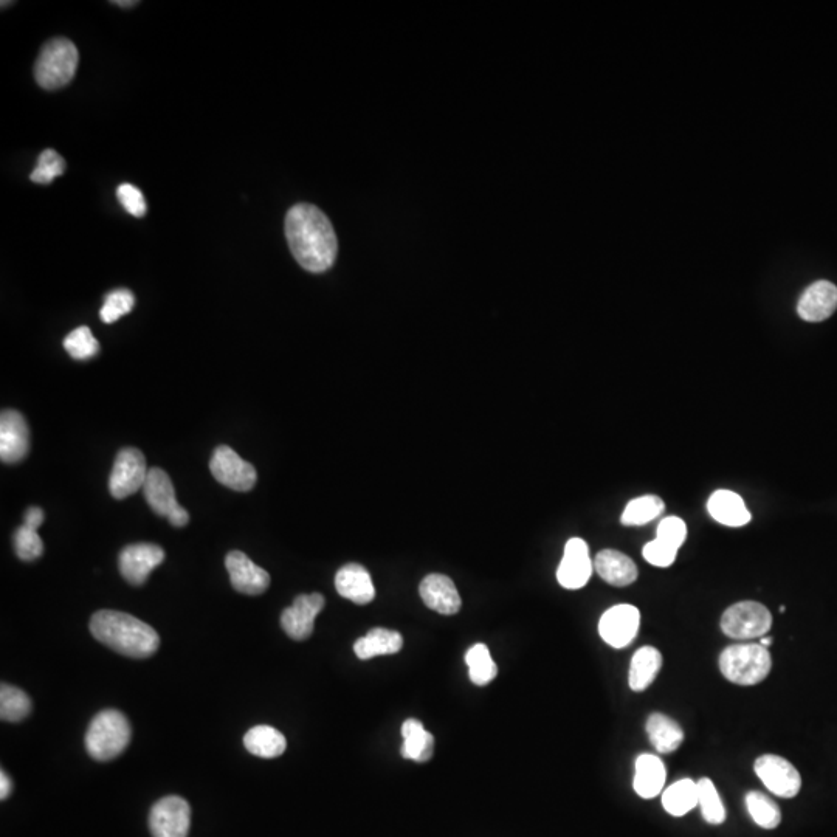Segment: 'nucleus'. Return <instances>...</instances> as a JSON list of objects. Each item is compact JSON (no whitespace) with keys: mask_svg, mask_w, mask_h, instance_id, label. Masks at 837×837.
Masks as SVG:
<instances>
[{"mask_svg":"<svg viewBox=\"0 0 837 837\" xmlns=\"http://www.w3.org/2000/svg\"><path fill=\"white\" fill-rule=\"evenodd\" d=\"M286 238L290 252L307 272L323 273L334 266L338 253L337 235L329 217L310 204L290 208L286 216Z\"/></svg>","mask_w":837,"mask_h":837,"instance_id":"obj_1","label":"nucleus"},{"mask_svg":"<svg viewBox=\"0 0 837 837\" xmlns=\"http://www.w3.org/2000/svg\"><path fill=\"white\" fill-rule=\"evenodd\" d=\"M90 633L101 644L128 658H149L159 650L157 631L143 620L120 611L103 610L93 614Z\"/></svg>","mask_w":837,"mask_h":837,"instance_id":"obj_2","label":"nucleus"},{"mask_svg":"<svg viewBox=\"0 0 837 837\" xmlns=\"http://www.w3.org/2000/svg\"><path fill=\"white\" fill-rule=\"evenodd\" d=\"M131 737V724L123 713L114 709L103 710L87 727L86 749L93 760L109 762L126 751Z\"/></svg>","mask_w":837,"mask_h":837,"instance_id":"obj_3","label":"nucleus"},{"mask_svg":"<svg viewBox=\"0 0 837 837\" xmlns=\"http://www.w3.org/2000/svg\"><path fill=\"white\" fill-rule=\"evenodd\" d=\"M771 667V653L760 644L731 645L720 656L721 673L738 686L760 684L768 678Z\"/></svg>","mask_w":837,"mask_h":837,"instance_id":"obj_4","label":"nucleus"},{"mask_svg":"<svg viewBox=\"0 0 837 837\" xmlns=\"http://www.w3.org/2000/svg\"><path fill=\"white\" fill-rule=\"evenodd\" d=\"M80 61L75 44L66 38L45 42L35 64V78L45 90H56L73 80Z\"/></svg>","mask_w":837,"mask_h":837,"instance_id":"obj_5","label":"nucleus"},{"mask_svg":"<svg viewBox=\"0 0 837 837\" xmlns=\"http://www.w3.org/2000/svg\"><path fill=\"white\" fill-rule=\"evenodd\" d=\"M720 625L727 638L751 641L765 638L772 627V616L763 603L746 600L727 608Z\"/></svg>","mask_w":837,"mask_h":837,"instance_id":"obj_6","label":"nucleus"},{"mask_svg":"<svg viewBox=\"0 0 837 837\" xmlns=\"http://www.w3.org/2000/svg\"><path fill=\"white\" fill-rule=\"evenodd\" d=\"M146 501L155 514L168 518L174 527H183L190 521V515L177 503L176 490L168 473L159 467L149 469L145 487H143Z\"/></svg>","mask_w":837,"mask_h":837,"instance_id":"obj_7","label":"nucleus"},{"mask_svg":"<svg viewBox=\"0 0 837 837\" xmlns=\"http://www.w3.org/2000/svg\"><path fill=\"white\" fill-rule=\"evenodd\" d=\"M145 455L137 448H123L115 458L114 469L109 478V490L117 500L135 495L145 487L148 478Z\"/></svg>","mask_w":837,"mask_h":837,"instance_id":"obj_8","label":"nucleus"},{"mask_svg":"<svg viewBox=\"0 0 837 837\" xmlns=\"http://www.w3.org/2000/svg\"><path fill=\"white\" fill-rule=\"evenodd\" d=\"M210 470L217 483L236 492H250L258 481L255 467L228 445H221L214 450Z\"/></svg>","mask_w":837,"mask_h":837,"instance_id":"obj_9","label":"nucleus"},{"mask_svg":"<svg viewBox=\"0 0 837 837\" xmlns=\"http://www.w3.org/2000/svg\"><path fill=\"white\" fill-rule=\"evenodd\" d=\"M755 774L775 796L793 799L802 788V777L793 763L780 755L765 754L754 763Z\"/></svg>","mask_w":837,"mask_h":837,"instance_id":"obj_10","label":"nucleus"},{"mask_svg":"<svg viewBox=\"0 0 837 837\" xmlns=\"http://www.w3.org/2000/svg\"><path fill=\"white\" fill-rule=\"evenodd\" d=\"M190 825L191 808L182 797H163L152 806L149 814L152 837H186Z\"/></svg>","mask_w":837,"mask_h":837,"instance_id":"obj_11","label":"nucleus"},{"mask_svg":"<svg viewBox=\"0 0 837 837\" xmlns=\"http://www.w3.org/2000/svg\"><path fill=\"white\" fill-rule=\"evenodd\" d=\"M641 613L628 603L614 605L600 617L599 634L613 648H625L638 636Z\"/></svg>","mask_w":837,"mask_h":837,"instance_id":"obj_12","label":"nucleus"},{"mask_svg":"<svg viewBox=\"0 0 837 837\" xmlns=\"http://www.w3.org/2000/svg\"><path fill=\"white\" fill-rule=\"evenodd\" d=\"M165 560V551L152 543L126 546L118 557L121 576L131 585H143L149 574Z\"/></svg>","mask_w":837,"mask_h":837,"instance_id":"obj_13","label":"nucleus"},{"mask_svg":"<svg viewBox=\"0 0 837 837\" xmlns=\"http://www.w3.org/2000/svg\"><path fill=\"white\" fill-rule=\"evenodd\" d=\"M324 597L321 594H301L295 599L292 607L286 608L281 614V625L287 636L293 641H306L314 633L315 619L324 608Z\"/></svg>","mask_w":837,"mask_h":837,"instance_id":"obj_14","label":"nucleus"},{"mask_svg":"<svg viewBox=\"0 0 837 837\" xmlns=\"http://www.w3.org/2000/svg\"><path fill=\"white\" fill-rule=\"evenodd\" d=\"M594 563L589 557L588 545L582 538H571L566 543L565 554L558 565L557 580L563 588L580 589L593 576Z\"/></svg>","mask_w":837,"mask_h":837,"instance_id":"obj_15","label":"nucleus"},{"mask_svg":"<svg viewBox=\"0 0 837 837\" xmlns=\"http://www.w3.org/2000/svg\"><path fill=\"white\" fill-rule=\"evenodd\" d=\"M30 430L19 411L4 410L0 416V459L16 464L28 455Z\"/></svg>","mask_w":837,"mask_h":837,"instance_id":"obj_16","label":"nucleus"},{"mask_svg":"<svg viewBox=\"0 0 837 837\" xmlns=\"http://www.w3.org/2000/svg\"><path fill=\"white\" fill-rule=\"evenodd\" d=\"M231 585L241 594L259 596L266 593L270 586V576L266 569L253 563L244 552L233 551L225 558Z\"/></svg>","mask_w":837,"mask_h":837,"instance_id":"obj_17","label":"nucleus"},{"mask_svg":"<svg viewBox=\"0 0 837 837\" xmlns=\"http://www.w3.org/2000/svg\"><path fill=\"white\" fill-rule=\"evenodd\" d=\"M422 600L430 610L444 616H453L461 610V596L450 577L430 574L419 586Z\"/></svg>","mask_w":837,"mask_h":837,"instance_id":"obj_18","label":"nucleus"},{"mask_svg":"<svg viewBox=\"0 0 837 837\" xmlns=\"http://www.w3.org/2000/svg\"><path fill=\"white\" fill-rule=\"evenodd\" d=\"M837 309V287L830 281H817L803 292L797 304L800 318L810 323L827 320Z\"/></svg>","mask_w":837,"mask_h":837,"instance_id":"obj_19","label":"nucleus"},{"mask_svg":"<svg viewBox=\"0 0 837 837\" xmlns=\"http://www.w3.org/2000/svg\"><path fill=\"white\" fill-rule=\"evenodd\" d=\"M335 588L338 594L357 605H368L376 597V588L371 574L359 563H349L338 569L335 576Z\"/></svg>","mask_w":837,"mask_h":837,"instance_id":"obj_20","label":"nucleus"},{"mask_svg":"<svg viewBox=\"0 0 837 837\" xmlns=\"http://www.w3.org/2000/svg\"><path fill=\"white\" fill-rule=\"evenodd\" d=\"M594 569L605 582L613 586H628L638 579V566L628 555L614 549L600 551L594 558Z\"/></svg>","mask_w":837,"mask_h":837,"instance_id":"obj_21","label":"nucleus"},{"mask_svg":"<svg viewBox=\"0 0 837 837\" xmlns=\"http://www.w3.org/2000/svg\"><path fill=\"white\" fill-rule=\"evenodd\" d=\"M710 517L727 527H743L751 521V512L743 498L731 490L713 492L707 503Z\"/></svg>","mask_w":837,"mask_h":837,"instance_id":"obj_22","label":"nucleus"},{"mask_svg":"<svg viewBox=\"0 0 837 837\" xmlns=\"http://www.w3.org/2000/svg\"><path fill=\"white\" fill-rule=\"evenodd\" d=\"M667 771L658 755L642 754L636 760L633 788L642 799H655L664 789Z\"/></svg>","mask_w":837,"mask_h":837,"instance_id":"obj_23","label":"nucleus"},{"mask_svg":"<svg viewBox=\"0 0 837 837\" xmlns=\"http://www.w3.org/2000/svg\"><path fill=\"white\" fill-rule=\"evenodd\" d=\"M662 667V655L658 648H639L633 655L628 672V684L633 692H644L653 684Z\"/></svg>","mask_w":837,"mask_h":837,"instance_id":"obj_24","label":"nucleus"},{"mask_svg":"<svg viewBox=\"0 0 837 837\" xmlns=\"http://www.w3.org/2000/svg\"><path fill=\"white\" fill-rule=\"evenodd\" d=\"M645 729H647L651 746L659 754H672L684 741L682 727L664 713H651L647 724H645Z\"/></svg>","mask_w":837,"mask_h":837,"instance_id":"obj_25","label":"nucleus"},{"mask_svg":"<svg viewBox=\"0 0 837 837\" xmlns=\"http://www.w3.org/2000/svg\"><path fill=\"white\" fill-rule=\"evenodd\" d=\"M402 647V634L386 628H372L366 636L355 641L354 651L357 658L368 661L376 656L396 655Z\"/></svg>","mask_w":837,"mask_h":837,"instance_id":"obj_26","label":"nucleus"},{"mask_svg":"<svg viewBox=\"0 0 837 837\" xmlns=\"http://www.w3.org/2000/svg\"><path fill=\"white\" fill-rule=\"evenodd\" d=\"M403 744L400 754L407 760L417 763H425L433 757L434 737L425 729L424 724L419 720L405 721L402 724Z\"/></svg>","mask_w":837,"mask_h":837,"instance_id":"obj_27","label":"nucleus"},{"mask_svg":"<svg viewBox=\"0 0 837 837\" xmlns=\"http://www.w3.org/2000/svg\"><path fill=\"white\" fill-rule=\"evenodd\" d=\"M244 746L250 754L261 758H276L287 748L286 737L275 727L256 726L245 734Z\"/></svg>","mask_w":837,"mask_h":837,"instance_id":"obj_28","label":"nucleus"},{"mask_svg":"<svg viewBox=\"0 0 837 837\" xmlns=\"http://www.w3.org/2000/svg\"><path fill=\"white\" fill-rule=\"evenodd\" d=\"M662 806L675 817L686 816L698 806V785L690 779L678 780L662 794Z\"/></svg>","mask_w":837,"mask_h":837,"instance_id":"obj_29","label":"nucleus"},{"mask_svg":"<svg viewBox=\"0 0 837 837\" xmlns=\"http://www.w3.org/2000/svg\"><path fill=\"white\" fill-rule=\"evenodd\" d=\"M465 664L469 665L470 681L475 686H487L498 675V667L484 644H475L465 653Z\"/></svg>","mask_w":837,"mask_h":837,"instance_id":"obj_30","label":"nucleus"},{"mask_svg":"<svg viewBox=\"0 0 837 837\" xmlns=\"http://www.w3.org/2000/svg\"><path fill=\"white\" fill-rule=\"evenodd\" d=\"M746 806H748L749 814L752 820L758 827L765 828V830H774L782 824V811L774 800L769 799L766 794L760 791H751L746 796Z\"/></svg>","mask_w":837,"mask_h":837,"instance_id":"obj_31","label":"nucleus"},{"mask_svg":"<svg viewBox=\"0 0 837 837\" xmlns=\"http://www.w3.org/2000/svg\"><path fill=\"white\" fill-rule=\"evenodd\" d=\"M664 507V501L659 496H639L627 504L620 521L624 526H642L658 518L664 512Z\"/></svg>","mask_w":837,"mask_h":837,"instance_id":"obj_32","label":"nucleus"},{"mask_svg":"<svg viewBox=\"0 0 837 837\" xmlns=\"http://www.w3.org/2000/svg\"><path fill=\"white\" fill-rule=\"evenodd\" d=\"M31 712V700L24 690L2 684L0 687V718L8 723L25 720Z\"/></svg>","mask_w":837,"mask_h":837,"instance_id":"obj_33","label":"nucleus"},{"mask_svg":"<svg viewBox=\"0 0 837 837\" xmlns=\"http://www.w3.org/2000/svg\"><path fill=\"white\" fill-rule=\"evenodd\" d=\"M696 785H698V806L701 808L704 820L710 825L723 824L726 820V810L712 780L701 779L696 782Z\"/></svg>","mask_w":837,"mask_h":837,"instance_id":"obj_34","label":"nucleus"},{"mask_svg":"<svg viewBox=\"0 0 837 837\" xmlns=\"http://www.w3.org/2000/svg\"><path fill=\"white\" fill-rule=\"evenodd\" d=\"M64 348L72 359L89 360L100 352V343L87 326H81L67 335Z\"/></svg>","mask_w":837,"mask_h":837,"instance_id":"obj_35","label":"nucleus"},{"mask_svg":"<svg viewBox=\"0 0 837 837\" xmlns=\"http://www.w3.org/2000/svg\"><path fill=\"white\" fill-rule=\"evenodd\" d=\"M134 293L128 289H117L104 298L103 307L100 310L101 320L106 324L115 323L124 315H128L134 309Z\"/></svg>","mask_w":837,"mask_h":837,"instance_id":"obj_36","label":"nucleus"},{"mask_svg":"<svg viewBox=\"0 0 837 837\" xmlns=\"http://www.w3.org/2000/svg\"><path fill=\"white\" fill-rule=\"evenodd\" d=\"M64 171H66V160L53 149H45L39 155L38 165L31 173L30 179L31 182L39 183V185H49L56 177L62 176Z\"/></svg>","mask_w":837,"mask_h":837,"instance_id":"obj_37","label":"nucleus"},{"mask_svg":"<svg viewBox=\"0 0 837 837\" xmlns=\"http://www.w3.org/2000/svg\"><path fill=\"white\" fill-rule=\"evenodd\" d=\"M14 549L24 562H33L44 554V541L39 537L36 529L22 524L14 534Z\"/></svg>","mask_w":837,"mask_h":837,"instance_id":"obj_38","label":"nucleus"},{"mask_svg":"<svg viewBox=\"0 0 837 837\" xmlns=\"http://www.w3.org/2000/svg\"><path fill=\"white\" fill-rule=\"evenodd\" d=\"M686 538L687 526L681 518L667 517L659 523L656 540L662 541L664 545L679 551Z\"/></svg>","mask_w":837,"mask_h":837,"instance_id":"obj_39","label":"nucleus"},{"mask_svg":"<svg viewBox=\"0 0 837 837\" xmlns=\"http://www.w3.org/2000/svg\"><path fill=\"white\" fill-rule=\"evenodd\" d=\"M117 197L123 205L124 210L134 217H143L146 214V199L142 191L131 183H123L118 186Z\"/></svg>","mask_w":837,"mask_h":837,"instance_id":"obj_40","label":"nucleus"},{"mask_svg":"<svg viewBox=\"0 0 837 837\" xmlns=\"http://www.w3.org/2000/svg\"><path fill=\"white\" fill-rule=\"evenodd\" d=\"M676 554L678 551L675 549L670 548V546L664 545L662 541L653 540L647 545L644 546L642 549V555H644L645 560H647L650 565L658 566V568H669L675 563Z\"/></svg>","mask_w":837,"mask_h":837,"instance_id":"obj_41","label":"nucleus"},{"mask_svg":"<svg viewBox=\"0 0 837 837\" xmlns=\"http://www.w3.org/2000/svg\"><path fill=\"white\" fill-rule=\"evenodd\" d=\"M44 520V510H42L41 507L33 506L25 512L24 524L25 526L31 527V529H36V531H38L41 524L44 523Z\"/></svg>","mask_w":837,"mask_h":837,"instance_id":"obj_42","label":"nucleus"},{"mask_svg":"<svg viewBox=\"0 0 837 837\" xmlns=\"http://www.w3.org/2000/svg\"><path fill=\"white\" fill-rule=\"evenodd\" d=\"M11 789H13V785H11V779L8 777L7 772H0V799H8L11 794Z\"/></svg>","mask_w":837,"mask_h":837,"instance_id":"obj_43","label":"nucleus"},{"mask_svg":"<svg viewBox=\"0 0 837 837\" xmlns=\"http://www.w3.org/2000/svg\"><path fill=\"white\" fill-rule=\"evenodd\" d=\"M112 4L118 5V7L131 8L135 7V5L138 4V2H134V0H131V2H129V0H126V2H123V0H118V2H112Z\"/></svg>","mask_w":837,"mask_h":837,"instance_id":"obj_44","label":"nucleus"},{"mask_svg":"<svg viewBox=\"0 0 837 837\" xmlns=\"http://www.w3.org/2000/svg\"><path fill=\"white\" fill-rule=\"evenodd\" d=\"M771 644H772V639H771V638H762V639H760V645H763V647L768 648V647H769V645H771Z\"/></svg>","mask_w":837,"mask_h":837,"instance_id":"obj_45","label":"nucleus"}]
</instances>
